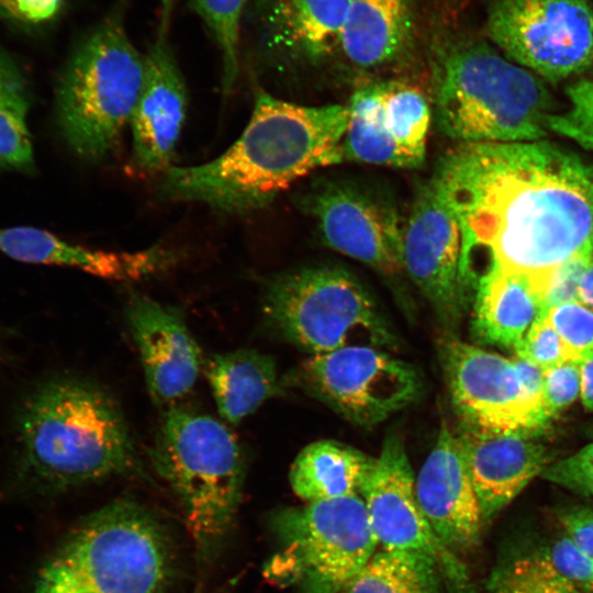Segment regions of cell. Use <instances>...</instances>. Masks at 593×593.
I'll list each match as a JSON object with an SVG mask.
<instances>
[{
    "instance_id": "obj_17",
    "label": "cell",
    "mask_w": 593,
    "mask_h": 593,
    "mask_svg": "<svg viewBox=\"0 0 593 593\" xmlns=\"http://www.w3.org/2000/svg\"><path fill=\"white\" fill-rule=\"evenodd\" d=\"M175 4L176 0H160L143 86L128 122L133 164L150 172L171 167L187 113L186 81L170 41Z\"/></svg>"
},
{
    "instance_id": "obj_43",
    "label": "cell",
    "mask_w": 593,
    "mask_h": 593,
    "mask_svg": "<svg viewBox=\"0 0 593 593\" xmlns=\"http://www.w3.org/2000/svg\"><path fill=\"white\" fill-rule=\"evenodd\" d=\"M577 301L593 311V260L589 262L580 277Z\"/></svg>"
},
{
    "instance_id": "obj_29",
    "label": "cell",
    "mask_w": 593,
    "mask_h": 593,
    "mask_svg": "<svg viewBox=\"0 0 593 593\" xmlns=\"http://www.w3.org/2000/svg\"><path fill=\"white\" fill-rule=\"evenodd\" d=\"M485 593H584L533 552L497 564L490 574Z\"/></svg>"
},
{
    "instance_id": "obj_24",
    "label": "cell",
    "mask_w": 593,
    "mask_h": 593,
    "mask_svg": "<svg viewBox=\"0 0 593 593\" xmlns=\"http://www.w3.org/2000/svg\"><path fill=\"white\" fill-rule=\"evenodd\" d=\"M414 35L412 0H350L338 49L353 65L374 69L403 57Z\"/></svg>"
},
{
    "instance_id": "obj_38",
    "label": "cell",
    "mask_w": 593,
    "mask_h": 593,
    "mask_svg": "<svg viewBox=\"0 0 593 593\" xmlns=\"http://www.w3.org/2000/svg\"><path fill=\"white\" fill-rule=\"evenodd\" d=\"M66 0H0V18L19 25L36 26L53 21Z\"/></svg>"
},
{
    "instance_id": "obj_9",
    "label": "cell",
    "mask_w": 593,
    "mask_h": 593,
    "mask_svg": "<svg viewBox=\"0 0 593 593\" xmlns=\"http://www.w3.org/2000/svg\"><path fill=\"white\" fill-rule=\"evenodd\" d=\"M273 526L280 547L264 575L301 593H343L379 545L360 495L286 508Z\"/></svg>"
},
{
    "instance_id": "obj_36",
    "label": "cell",
    "mask_w": 593,
    "mask_h": 593,
    "mask_svg": "<svg viewBox=\"0 0 593 593\" xmlns=\"http://www.w3.org/2000/svg\"><path fill=\"white\" fill-rule=\"evenodd\" d=\"M580 396V361L566 360L544 370V405L549 418Z\"/></svg>"
},
{
    "instance_id": "obj_25",
    "label": "cell",
    "mask_w": 593,
    "mask_h": 593,
    "mask_svg": "<svg viewBox=\"0 0 593 593\" xmlns=\"http://www.w3.org/2000/svg\"><path fill=\"white\" fill-rule=\"evenodd\" d=\"M376 458L347 444L321 439L305 446L289 472L293 492L303 501L360 495Z\"/></svg>"
},
{
    "instance_id": "obj_6",
    "label": "cell",
    "mask_w": 593,
    "mask_h": 593,
    "mask_svg": "<svg viewBox=\"0 0 593 593\" xmlns=\"http://www.w3.org/2000/svg\"><path fill=\"white\" fill-rule=\"evenodd\" d=\"M171 571L168 537L130 500L86 516L43 566L33 593H160Z\"/></svg>"
},
{
    "instance_id": "obj_42",
    "label": "cell",
    "mask_w": 593,
    "mask_h": 593,
    "mask_svg": "<svg viewBox=\"0 0 593 593\" xmlns=\"http://www.w3.org/2000/svg\"><path fill=\"white\" fill-rule=\"evenodd\" d=\"M580 398L584 407L593 412V355L580 361Z\"/></svg>"
},
{
    "instance_id": "obj_13",
    "label": "cell",
    "mask_w": 593,
    "mask_h": 593,
    "mask_svg": "<svg viewBox=\"0 0 593 593\" xmlns=\"http://www.w3.org/2000/svg\"><path fill=\"white\" fill-rule=\"evenodd\" d=\"M371 529L383 549L432 558L451 593H475L463 563L436 536L415 494V477L402 439L388 434L362 486Z\"/></svg>"
},
{
    "instance_id": "obj_10",
    "label": "cell",
    "mask_w": 593,
    "mask_h": 593,
    "mask_svg": "<svg viewBox=\"0 0 593 593\" xmlns=\"http://www.w3.org/2000/svg\"><path fill=\"white\" fill-rule=\"evenodd\" d=\"M302 389L354 425L372 427L414 402L421 391L416 370L372 346L311 355L281 379Z\"/></svg>"
},
{
    "instance_id": "obj_34",
    "label": "cell",
    "mask_w": 593,
    "mask_h": 593,
    "mask_svg": "<svg viewBox=\"0 0 593 593\" xmlns=\"http://www.w3.org/2000/svg\"><path fill=\"white\" fill-rule=\"evenodd\" d=\"M514 351L542 370L567 360L560 337L544 312L537 314Z\"/></svg>"
},
{
    "instance_id": "obj_7",
    "label": "cell",
    "mask_w": 593,
    "mask_h": 593,
    "mask_svg": "<svg viewBox=\"0 0 593 593\" xmlns=\"http://www.w3.org/2000/svg\"><path fill=\"white\" fill-rule=\"evenodd\" d=\"M149 457L179 497L198 555L213 556L242 500L245 460L236 437L216 418L172 404L164 412Z\"/></svg>"
},
{
    "instance_id": "obj_20",
    "label": "cell",
    "mask_w": 593,
    "mask_h": 593,
    "mask_svg": "<svg viewBox=\"0 0 593 593\" xmlns=\"http://www.w3.org/2000/svg\"><path fill=\"white\" fill-rule=\"evenodd\" d=\"M350 0H254L243 29L265 55L316 60L338 49Z\"/></svg>"
},
{
    "instance_id": "obj_14",
    "label": "cell",
    "mask_w": 593,
    "mask_h": 593,
    "mask_svg": "<svg viewBox=\"0 0 593 593\" xmlns=\"http://www.w3.org/2000/svg\"><path fill=\"white\" fill-rule=\"evenodd\" d=\"M344 161L416 168L425 159L432 107L409 83L388 80L357 89L347 104Z\"/></svg>"
},
{
    "instance_id": "obj_18",
    "label": "cell",
    "mask_w": 593,
    "mask_h": 593,
    "mask_svg": "<svg viewBox=\"0 0 593 593\" xmlns=\"http://www.w3.org/2000/svg\"><path fill=\"white\" fill-rule=\"evenodd\" d=\"M148 392L157 404L172 405L194 387L201 351L180 310L134 294L125 309Z\"/></svg>"
},
{
    "instance_id": "obj_4",
    "label": "cell",
    "mask_w": 593,
    "mask_h": 593,
    "mask_svg": "<svg viewBox=\"0 0 593 593\" xmlns=\"http://www.w3.org/2000/svg\"><path fill=\"white\" fill-rule=\"evenodd\" d=\"M439 130L460 143L542 139L551 99L539 77L482 41L452 44L434 72Z\"/></svg>"
},
{
    "instance_id": "obj_1",
    "label": "cell",
    "mask_w": 593,
    "mask_h": 593,
    "mask_svg": "<svg viewBox=\"0 0 593 593\" xmlns=\"http://www.w3.org/2000/svg\"><path fill=\"white\" fill-rule=\"evenodd\" d=\"M430 180L462 234V276L479 250L486 268L546 277L573 257L593 258V164L530 142L459 143Z\"/></svg>"
},
{
    "instance_id": "obj_33",
    "label": "cell",
    "mask_w": 593,
    "mask_h": 593,
    "mask_svg": "<svg viewBox=\"0 0 593 593\" xmlns=\"http://www.w3.org/2000/svg\"><path fill=\"white\" fill-rule=\"evenodd\" d=\"M555 571L584 593H593V557L578 548L564 534L533 551Z\"/></svg>"
},
{
    "instance_id": "obj_21",
    "label": "cell",
    "mask_w": 593,
    "mask_h": 593,
    "mask_svg": "<svg viewBox=\"0 0 593 593\" xmlns=\"http://www.w3.org/2000/svg\"><path fill=\"white\" fill-rule=\"evenodd\" d=\"M456 433L483 523L495 517L548 466L546 448L528 435L490 432L463 424Z\"/></svg>"
},
{
    "instance_id": "obj_22",
    "label": "cell",
    "mask_w": 593,
    "mask_h": 593,
    "mask_svg": "<svg viewBox=\"0 0 593 593\" xmlns=\"http://www.w3.org/2000/svg\"><path fill=\"white\" fill-rule=\"evenodd\" d=\"M0 253L23 262L75 268L116 281L154 276L176 260L174 251L160 245L137 251H105L29 226L0 228Z\"/></svg>"
},
{
    "instance_id": "obj_31",
    "label": "cell",
    "mask_w": 593,
    "mask_h": 593,
    "mask_svg": "<svg viewBox=\"0 0 593 593\" xmlns=\"http://www.w3.org/2000/svg\"><path fill=\"white\" fill-rule=\"evenodd\" d=\"M566 93L567 107L549 115L548 131L593 150V81L581 78L570 85Z\"/></svg>"
},
{
    "instance_id": "obj_40",
    "label": "cell",
    "mask_w": 593,
    "mask_h": 593,
    "mask_svg": "<svg viewBox=\"0 0 593 593\" xmlns=\"http://www.w3.org/2000/svg\"><path fill=\"white\" fill-rule=\"evenodd\" d=\"M528 395L545 410L544 370L536 365L515 356L512 358ZM546 412V410H545ZM547 414V413H546Z\"/></svg>"
},
{
    "instance_id": "obj_30",
    "label": "cell",
    "mask_w": 593,
    "mask_h": 593,
    "mask_svg": "<svg viewBox=\"0 0 593 593\" xmlns=\"http://www.w3.org/2000/svg\"><path fill=\"white\" fill-rule=\"evenodd\" d=\"M27 100L24 88L0 98V167L30 171L34 165L33 147L26 125Z\"/></svg>"
},
{
    "instance_id": "obj_41",
    "label": "cell",
    "mask_w": 593,
    "mask_h": 593,
    "mask_svg": "<svg viewBox=\"0 0 593 593\" xmlns=\"http://www.w3.org/2000/svg\"><path fill=\"white\" fill-rule=\"evenodd\" d=\"M24 88L22 75L11 57L0 60V98L7 92Z\"/></svg>"
},
{
    "instance_id": "obj_3",
    "label": "cell",
    "mask_w": 593,
    "mask_h": 593,
    "mask_svg": "<svg viewBox=\"0 0 593 593\" xmlns=\"http://www.w3.org/2000/svg\"><path fill=\"white\" fill-rule=\"evenodd\" d=\"M13 435L18 479L37 491H65L142 470L115 399L78 376L34 384L16 407Z\"/></svg>"
},
{
    "instance_id": "obj_23",
    "label": "cell",
    "mask_w": 593,
    "mask_h": 593,
    "mask_svg": "<svg viewBox=\"0 0 593 593\" xmlns=\"http://www.w3.org/2000/svg\"><path fill=\"white\" fill-rule=\"evenodd\" d=\"M474 284V335L514 349L542 309L545 278L488 268Z\"/></svg>"
},
{
    "instance_id": "obj_11",
    "label": "cell",
    "mask_w": 593,
    "mask_h": 593,
    "mask_svg": "<svg viewBox=\"0 0 593 593\" xmlns=\"http://www.w3.org/2000/svg\"><path fill=\"white\" fill-rule=\"evenodd\" d=\"M485 29L507 58L546 80L593 67L591 0H493Z\"/></svg>"
},
{
    "instance_id": "obj_15",
    "label": "cell",
    "mask_w": 593,
    "mask_h": 593,
    "mask_svg": "<svg viewBox=\"0 0 593 593\" xmlns=\"http://www.w3.org/2000/svg\"><path fill=\"white\" fill-rule=\"evenodd\" d=\"M402 268L451 331L467 290L462 234L455 211L430 179L418 190L404 226Z\"/></svg>"
},
{
    "instance_id": "obj_28",
    "label": "cell",
    "mask_w": 593,
    "mask_h": 593,
    "mask_svg": "<svg viewBox=\"0 0 593 593\" xmlns=\"http://www.w3.org/2000/svg\"><path fill=\"white\" fill-rule=\"evenodd\" d=\"M254 0H189L188 5L209 30L222 60V90L231 93L239 76L243 23Z\"/></svg>"
},
{
    "instance_id": "obj_26",
    "label": "cell",
    "mask_w": 593,
    "mask_h": 593,
    "mask_svg": "<svg viewBox=\"0 0 593 593\" xmlns=\"http://www.w3.org/2000/svg\"><path fill=\"white\" fill-rule=\"evenodd\" d=\"M206 377L219 414L232 425L239 424L282 387L275 359L255 349L214 355Z\"/></svg>"
},
{
    "instance_id": "obj_2",
    "label": "cell",
    "mask_w": 593,
    "mask_h": 593,
    "mask_svg": "<svg viewBox=\"0 0 593 593\" xmlns=\"http://www.w3.org/2000/svg\"><path fill=\"white\" fill-rule=\"evenodd\" d=\"M343 104L301 105L258 90L248 124L223 154L164 172V198L243 214L269 203L311 171L344 161Z\"/></svg>"
},
{
    "instance_id": "obj_27",
    "label": "cell",
    "mask_w": 593,
    "mask_h": 593,
    "mask_svg": "<svg viewBox=\"0 0 593 593\" xmlns=\"http://www.w3.org/2000/svg\"><path fill=\"white\" fill-rule=\"evenodd\" d=\"M443 577L426 555L407 550L374 552L343 593H441Z\"/></svg>"
},
{
    "instance_id": "obj_32",
    "label": "cell",
    "mask_w": 593,
    "mask_h": 593,
    "mask_svg": "<svg viewBox=\"0 0 593 593\" xmlns=\"http://www.w3.org/2000/svg\"><path fill=\"white\" fill-rule=\"evenodd\" d=\"M544 313L560 337L567 360L581 361L593 355V311L569 302Z\"/></svg>"
},
{
    "instance_id": "obj_12",
    "label": "cell",
    "mask_w": 593,
    "mask_h": 593,
    "mask_svg": "<svg viewBox=\"0 0 593 593\" xmlns=\"http://www.w3.org/2000/svg\"><path fill=\"white\" fill-rule=\"evenodd\" d=\"M440 359L461 424L490 432L529 435L550 421L526 392L513 359L444 338Z\"/></svg>"
},
{
    "instance_id": "obj_19",
    "label": "cell",
    "mask_w": 593,
    "mask_h": 593,
    "mask_svg": "<svg viewBox=\"0 0 593 593\" xmlns=\"http://www.w3.org/2000/svg\"><path fill=\"white\" fill-rule=\"evenodd\" d=\"M415 494L432 529L451 551H469L479 544V501L458 435L446 421L415 478Z\"/></svg>"
},
{
    "instance_id": "obj_5",
    "label": "cell",
    "mask_w": 593,
    "mask_h": 593,
    "mask_svg": "<svg viewBox=\"0 0 593 593\" xmlns=\"http://www.w3.org/2000/svg\"><path fill=\"white\" fill-rule=\"evenodd\" d=\"M131 0H115L77 42L59 75V130L79 157L99 161L115 146L139 96L145 55L126 27Z\"/></svg>"
},
{
    "instance_id": "obj_37",
    "label": "cell",
    "mask_w": 593,
    "mask_h": 593,
    "mask_svg": "<svg viewBox=\"0 0 593 593\" xmlns=\"http://www.w3.org/2000/svg\"><path fill=\"white\" fill-rule=\"evenodd\" d=\"M593 258L573 257L563 261L545 279L542 309L545 312L553 306L577 301L580 277Z\"/></svg>"
},
{
    "instance_id": "obj_35",
    "label": "cell",
    "mask_w": 593,
    "mask_h": 593,
    "mask_svg": "<svg viewBox=\"0 0 593 593\" xmlns=\"http://www.w3.org/2000/svg\"><path fill=\"white\" fill-rule=\"evenodd\" d=\"M540 477L573 493L593 497V441L548 465Z\"/></svg>"
},
{
    "instance_id": "obj_39",
    "label": "cell",
    "mask_w": 593,
    "mask_h": 593,
    "mask_svg": "<svg viewBox=\"0 0 593 593\" xmlns=\"http://www.w3.org/2000/svg\"><path fill=\"white\" fill-rule=\"evenodd\" d=\"M558 525L578 548L593 557V505H573L557 513Z\"/></svg>"
},
{
    "instance_id": "obj_8",
    "label": "cell",
    "mask_w": 593,
    "mask_h": 593,
    "mask_svg": "<svg viewBox=\"0 0 593 593\" xmlns=\"http://www.w3.org/2000/svg\"><path fill=\"white\" fill-rule=\"evenodd\" d=\"M262 314L272 329L311 355L351 346L396 347V337L371 295L339 267H307L276 276L265 286Z\"/></svg>"
},
{
    "instance_id": "obj_16",
    "label": "cell",
    "mask_w": 593,
    "mask_h": 593,
    "mask_svg": "<svg viewBox=\"0 0 593 593\" xmlns=\"http://www.w3.org/2000/svg\"><path fill=\"white\" fill-rule=\"evenodd\" d=\"M323 242L372 269L403 270L404 226L391 199L347 181H329L309 198Z\"/></svg>"
}]
</instances>
